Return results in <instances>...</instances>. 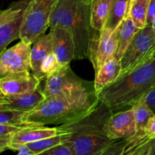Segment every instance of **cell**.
Masks as SVG:
<instances>
[{"mask_svg": "<svg viewBox=\"0 0 155 155\" xmlns=\"http://www.w3.org/2000/svg\"><path fill=\"white\" fill-rule=\"evenodd\" d=\"M113 114L99 101L92 110L81 117L57 127L62 143L68 144L74 155H98L115 141L105 132V125Z\"/></svg>", "mask_w": 155, "mask_h": 155, "instance_id": "6da1fadb", "label": "cell"}, {"mask_svg": "<svg viewBox=\"0 0 155 155\" xmlns=\"http://www.w3.org/2000/svg\"><path fill=\"white\" fill-rule=\"evenodd\" d=\"M155 86V54L133 71L119 76L97 94L113 114L132 108Z\"/></svg>", "mask_w": 155, "mask_h": 155, "instance_id": "7a4b0ae2", "label": "cell"}, {"mask_svg": "<svg viewBox=\"0 0 155 155\" xmlns=\"http://www.w3.org/2000/svg\"><path fill=\"white\" fill-rule=\"evenodd\" d=\"M98 102L95 91L46 97L35 110L26 114L24 122L41 126L61 125L86 114Z\"/></svg>", "mask_w": 155, "mask_h": 155, "instance_id": "3957f363", "label": "cell"}, {"mask_svg": "<svg viewBox=\"0 0 155 155\" xmlns=\"http://www.w3.org/2000/svg\"><path fill=\"white\" fill-rule=\"evenodd\" d=\"M48 27H61L71 33L75 46L74 60L89 58L92 30L90 2L86 0H58Z\"/></svg>", "mask_w": 155, "mask_h": 155, "instance_id": "277c9868", "label": "cell"}, {"mask_svg": "<svg viewBox=\"0 0 155 155\" xmlns=\"http://www.w3.org/2000/svg\"><path fill=\"white\" fill-rule=\"evenodd\" d=\"M58 0H30L23 17L19 39L32 45L49 28L48 22Z\"/></svg>", "mask_w": 155, "mask_h": 155, "instance_id": "5b68a950", "label": "cell"}, {"mask_svg": "<svg viewBox=\"0 0 155 155\" xmlns=\"http://www.w3.org/2000/svg\"><path fill=\"white\" fill-rule=\"evenodd\" d=\"M42 80H45V84L42 89L45 97L95 92L94 81H87L78 77L71 69L70 64L61 65L57 71Z\"/></svg>", "mask_w": 155, "mask_h": 155, "instance_id": "8992f818", "label": "cell"}, {"mask_svg": "<svg viewBox=\"0 0 155 155\" xmlns=\"http://www.w3.org/2000/svg\"><path fill=\"white\" fill-rule=\"evenodd\" d=\"M154 54L155 31L151 26H145L139 29L123 54L120 59V75L142 65Z\"/></svg>", "mask_w": 155, "mask_h": 155, "instance_id": "52a82bcc", "label": "cell"}, {"mask_svg": "<svg viewBox=\"0 0 155 155\" xmlns=\"http://www.w3.org/2000/svg\"><path fill=\"white\" fill-rule=\"evenodd\" d=\"M117 47V28L114 32L105 28H92L89 42V58L96 74L107 61L114 57Z\"/></svg>", "mask_w": 155, "mask_h": 155, "instance_id": "ba28073f", "label": "cell"}, {"mask_svg": "<svg viewBox=\"0 0 155 155\" xmlns=\"http://www.w3.org/2000/svg\"><path fill=\"white\" fill-rule=\"evenodd\" d=\"M31 47L21 40L0 54V79L12 73L30 71Z\"/></svg>", "mask_w": 155, "mask_h": 155, "instance_id": "9c48e42d", "label": "cell"}, {"mask_svg": "<svg viewBox=\"0 0 155 155\" xmlns=\"http://www.w3.org/2000/svg\"><path fill=\"white\" fill-rule=\"evenodd\" d=\"M41 80L30 71L12 73L0 79V90L6 97L33 92Z\"/></svg>", "mask_w": 155, "mask_h": 155, "instance_id": "30bf717a", "label": "cell"}, {"mask_svg": "<svg viewBox=\"0 0 155 155\" xmlns=\"http://www.w3.org/2000/svg\"><path fill=\"white\" fill-rule=\"evenodd\" d=\"M104 129L107 136L113 141L136 137V126L133 107L113 114Z\"/></svg>", "mask_w": 155, "mask_h": 155, "instance_id": "8fae6325", "label": "cell"}, {"mask_svg": "<svg viewBox=\"0 0 155 155\" xmlns=\"http://www.w3.org/2000/svg\"><path fill=\"white\" fill-rule=\"evenodd\" d=\"M51 49L61 65L69 64L74 60L75 46L71 33L61 27H51L49 31Z\"/></svg>", "mask_w": 155, "mask_h": 155, "instance_id": "7c38bea8", "label": "cell"}, {"mask_svg": "<svg viewBox=\"0 0 155 155\" xmlns=\"http://www.w3.org/2000/svg\"><path fill=\"white\" fill-rule=\"evenodd\" d=\"M52 52L51 41L49 33L39 36L32 44L30 51V71L37 78H45L41 71V65L48 54Z\"/></svg>", "mask_w": 155, "mask_h": 155, "instance_id": "4fadbf2b", "label": "cell"}, {"mask_svg": "<svg viewBox=\"0 0 155 155\" xmlns=\"http://www.w3.org/2000/svg\"><path fill=\"white\" fill-rule=\"evenodd\" d=\"M8 98L9 99V102L5 104H2V107L21 111L30 112L35 110L45 99L46 97L40 85L33 92H27L21 95H12Z\"/></svg>", "mask_w": 155, "mask_h": 155, "instance_id": "5bb4252c", "label": "cell"}, {"mask_svg": "<svg viewBox=\"0 0 155 155\" xmlns=\"http://www.w3.org/2000/svg\"><path fill=\"white\" fill-rule=\"evenodd\" d=\"M56 135H58L57 127H47L40 125L25 127L12 133L10 144L26 145L41 139L52 137Z\"/></svg>", "mask_w": 155, "mask_h": 155, "instance_id": "9a60e30c", "label": "cell"}, {"mask_svg": "<svg viewBox=\"0 0 155 155\" xmlns=\"http://www.w3.org/2000/svg\"><path fill=\"white\" fill-rule=\"evenodd\" d=\"M120 61L115 57L111 58L102 65L98 72L95 74L94 86L96 95L104 87L113 83L120 75Z\"/></svg>", "mask_w": 155, "mask_h": 155, "instance_id": "2e32d148", "label": "cell"}, {"mask_svg": "<svg viewBox=\"0 0 155 155\" xmlns=\"http://www.w3.org/2000/svg\"><path fill=\"white\" fill-rule=\"evenodd\" d=\"M139 30L128 15L117 27V47L114 57L120 61Z\"/></svg>", "mask_w": 155, "mask_h": 155, "instance_id": "e0dca14e", "label": "cell"}, {"mask_svg": "<svg viewBox=\"0 0 155 155\" xmlns=\"http://www.w3.org/2000/svg\"><path fill=\"white\" fill-rule=\"evenodd\" d=\"M24 11L0 26V54L11 42L19 39Z\"/></svg>", "mask_w": 155, "mask_h": 155, "instance_id": "ac0fdd59", "label": "cell"}, {"mask_svg": "<svg viewBox=\"0 0 155 155\" xmlns=\"http://www.w3.org/2000/svg\"><path fill=\"white\" fill-rule=\"evenodd\" d=\"M130 0H113L108 16L103 28L114 32L121 24L128 12Z\"/></svg>", "mask_w": 155, "mask_h": 155, "instance_id": "d6986e66", "label": "cell"}, {"mask_svg": "<svg viewBox=\"0 0 155 155\" xmlns=\"http://www.w3.org/2000/svg\"><path fill=\"white\" fill-rule=\"evenodd\" d=\"M113 0H92L91 2V24L93 29L101 30L104 27Z\"/></svg>", "mask_w": 155, "mask_h": 155, "instance_id": "ffe728a7", "label": "cell"}, {"mask_svg": "<svg viewBox=\"0 0 155 155\" xmlns=\"http://www.w3.org/2000/svg\"><path fill=\"white\" fill-rule=\"evenodd\" d=\"M151 0H130L127 15L139 29L146 25V16Z\"/></svg>", "mask_w": 155, "mask_h": 155, "instance_id": "44dd1931", "label": "cell"}, {"mask_svg": "<svg viewBox=\"0 0 155 155\" xmlns=\"http://www.w3.org/2000/svg\"><path fill=\"white\" fill-rule=\"evenodd\" d=\"M134 110L135 122L136 126V136L143 137L145 136L144 130L150 118L154 115L152 110L147 106L143 101L140 100L133 107Z\"/></svg>", "mask_w": 155, "mask_h": 155, "instance_id": "7402d4cb", "label": "cell"}, {"mask_svg": "<svg viewBox=\"0 0 155 155\" xmlns=\"http://www.w3.org/2000/svg\"><path fill=\"white\" fill-rule=\"evenodd\" d=\"M27 113L28 112L5 108L0 105V124L22 127L38 126V124H27V123L24 122V117Z\"/></svg>", "mask_w": 155, "mask_h": 155, "instance_id": "603a6c76", "label": "cell"}, {"mask_svg": "<svg viewBox=\"0 0 155 155\" xmlns=\"http://www.w3.org/2000/svg\"><path fill=\"white\" fill-rule=\"evenodd\" d=\"M30 0H20L12 3L7 8L0 10V26L25 10Z\"/></svg>", "mask_w": 155, "mask_h": 155, "instance_id": "cb8c5ba5", "label": "cell"}, {"mask_svg": "<svg viewBox=\"0 0 155 155\" xmlns=\"http://www.w3.org/2000/svg\"><path fill=\"white\" fill-rule=\"evenodd\" d=\"M61 143V136L58 134L52 137L41 139V140L36 141V142L27 143L26 145L35 154H37Z\"/></svg>", "mask_w": 155, "mask_h": 155, "instance_id": "d4e9b609", "label": "cell"}, {"mask_svg": "<svg viewBox=\"0 0 155 155\" xmlns=\"http://www.w3.org/2000/svg\"><path fill=\"white\" fill-rule=\"evenodd\" d=\"M133 139H121L115 141L98 155H124L127 147Z\"/></svg>", "mask_w": 155, "mask_h": 155, "instance_id": "484cf974", "label": "cell"}, {"mask_svg": "<svg viewBox=\"0 0 155 155\" xmlns=\"http://www.w3.org/2000/svg\"><path fill=\"white\" fill-rule=\"evenodd\" d=\"M60 66L61 64L58 61L55 54L53 52H51L46 56V58L42 61V65H41V71L44 77H45L46 76L57 71Z\"/></svg>", "mask_w": 155, "mask_h": 155, "instance_id": "4316f807", "label": "cell"}, {"mask_svg": "<svg viewBox=\"0 0 155 155\" xmlns=\"http://www.w3.org/2000/svg\"><path fill=\"white\" fill-rule=\"evenodd\" d=\"M36 155H74V153L70 145L61 143Z\"/></svg>", "mask_w": 155, "mask_h": 155, "instance_id": "83f0119b", "label": "cell"}, {"mask_svg": "<svg viewBox=\"0 0 155 155\" xmlns=\"http://www.w3.org/2000/svg\"><path fill=\"white\" fill-rule=\"evenodd\" d=\"M141 100L147 104L153 113L155 114V86L148 91Z\"/></svg>", "mask_w": 155, "mask_h": 155, "instance_id": "f1b7e54d", "label": "cell"}, {"mask_svg": "<svg viewBox=\"0 0 155 155\" xmlns=\"http://www.w3.org/2000/svg\"><path fill=\"white\" fill-rule=\"evenodd\" d=\"M145 136L149 137L150 139L155 138V114L149 119L145 130H144Z\"/></svg>", "mask_w": 155, "mask_h": 155, "instance_id": "f546056e", "label": "cell"}, {"mask_svg": "<svg viewBox=\"0 0 155 155\" xmlns=\"http://www.w3.org/2000/svg\"><path fill=\"white\" fill-rule=\"evenodd\" d=\"M22 128H25V127L0 124V136H8V135H11V134H12V133H15V132L18 131V130H20L21 129H22Z\"/></svg>", "mask_w": 155, "mask_h": 155, "instance_id": "4dcf8cb0", "label": "cell"}, {"mask_svg": "<svg viewBox=\"0 0 155 155\" xmlns=\"http://www.w3.org/2000/svg\"><path fill=\"white\" fill-rule=\"evenodd\" d=\"M155 18V0H151L148 5L146 16V25L152 27L153 21Z\"/></svg>", "mask_w": 155, "mask_h": 155, "instance_id": "1f68e13d", "label": "cell"}, {"mask_svg": "<svg viewBox=\"0 0 155 155\" xmlns=\"http://www.w3.org/2000/svg\"><path fill=\"white\" fill-rule=\"evenodd\" d=\"M11 136H12V134L0 136V153L5 151V150H8V145H10L11 142Z\"/></svg>", "mask_w": 155, "mask_h": 155, "instance_id": "d6a6232c", "label": "cell"}, {"mask_svg": "<svg viewBox=\"0 0 155 155\" xmlns=\"http://www.w3.org/2000/svg\"><path fill=\"white\" fill-rule=\"evenodd\" d=\"M9 102V99L8 97H0V105L5 104Z\"/></svg>", "mask_w": 155, "mask_h": 155, "instance_id": "836d02e7", "label": "cell"}, {"mask_svg": "<svg viewBox=\"0 0 155 155\" xmlns=\"http://www.w3.org/2000/svg\"><path fill=\"white\" fill-rule=\"evenodd\" d=\"M147 155H155V143L151 145L150 149L148 150V152Z\"/></svg>", "mask_w": 155, "mask_h": 155, "instance_id": "e575fe53", "label": "cell"}, {"mask_svg": "<svg viewBox=\"0 0 155 155\" xmlns=\"http://www.w3.org/2000/svg\"><path fill=\"white\" fill-rule=\"evenodd\" d=\"M152 28H153V30H154V31H155V18H154V21H153V24H152Z\"/></svg>", "mask_w": 155, "mask_h": 155, "instance_id": "d590c367", "label": "cell"}, {"mask_svg": "<svg viewBox=\"0 0 155 155\" xmlns=\"http://www.w3.org/2000/svg\"><path fill=\"white\" fill-rule=\"evenodd\" d=\"M0 97H6V96H5L4 95H3L2 92H1V90H0Z\"/></svg>", "mask_w": 155, "mask_h": 155, "instance_id": "8d00e7d4", "label": "cell"}, {"mask_svg": "<svg viewBox=\"0 0 155 155\" xmlns=\"http://www.w3.org/2000/svg\"><path fill=\"white\" fill-rule=\"evenodd\" d=\"M86 1H87V2H90V3H91V2H92V0H86Z\"/></svg>", "mask_w": 155, "mask_h": 155, "instance_id": "74e56055", "label": "cell"}]
</instances>
